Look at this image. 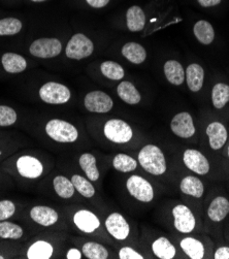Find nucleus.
I'll use <instances>...</instances> for the list:
<instances>
[{
  "instance_id": "nucleus-1",
  "label": "nucleus",
  "mask_w": 229,
  "mask_h": 259,
  "mask_svg": "<svg viewBox=\"0 0 229 259\" xmlns=\"http://www.w3.org/2000/svg\"><path fill=\"white\" fill-rule=\"evenodd\" d=\"M139 161L146 171L155 176L163 175L167 168L164 154L154 145H147L140 151Z\"/></svg>"
},
{
  "instance_id": "nucleus-2",
  "label": "nucleus",
  "mask_w": 229,
  "mask_h": 259,
  "mask_svg": "<svg viewBox=\"0 0 229 259\" xmlns=\"http://www.w3.org/2000/svg\"><path fill=\"white\" fill-rule=\"evenodd\" d=\"M45 133L58 143H73L79 138L78 129L72 124L59 119L49 121L45 125Z\"/></svg>"
},
{
  "instance_id": "nucleus-3",
  "label": "nucleus",
  "mask_w": 229,
  "mask_h": 259,
  "mask_svg": "<svg viewBox=\"0 0 229 259\" xmlns=\"http://www.w3.org/2000/svg\"><path fill=\"white\" fill-rule=\"evenodd\" d=\"M94 45L90 38L83 33L74 34L68 41L65 54L69 59L82 60L92 55Z\"/></svg>"
},
{
  "instance_id": "nucleus-4",
  "label": "nucleus",
  "mask_w": 229,
  "mask_h": 259,
  "mask_svg": "<svg viewBox=\"0 0 229 259\" xmlns=\"http://www.w3.org/2000/svg\"><path fill=\"white\" fill-rule=\"evenodd\" d=\"M104 132L106 138L116 144L128 143L133 137L131 126L119 119L109 120L105 125Z\"/></svg>"
},
{
  "instance_id": "nucleus-5",
  "label": "nucleus",
  "mask_w": 229,
  "mask_h": 259,
  "mask_svg": "<svg viewBox=\"0 0 229 259\" xmlns=\"http://www.w3.org/2000/svg\"><path fill=\"white\" fill-rule=\"evenodd\" d=\"M39 96L42 101L50 105H63L70 99L69 89L59 83H45L39 90Z\"/></svg>"
},
{
  "instance_id": "nucleus-6",
  "label": "nucleus",
  "mask_w": 229,
  "mask_h": 259,
  "mask_svg": "<svg viewBox=\"0 0 229 259\" xmlns=\"http://www.w3.org/2000/svg\"><path fill=\"white\" fill-rule=\"evenodd\" d=\"M29 51L37 58H54L61 53L62 44L57 38H38L31 44Z\"/></svg>"
},
{
  "instance_id": "nucleus-7",
  "label": "nucleus",
  "mask_w": 229,
  "mask_h": 259,
  "mask_svg": "<svg viewBox=\"0 0 229 259\" xmlns=\"http://www.w3.org/2000/svg\"><path fill=\"white\" fill-rule=\"evenodd\" d=\"M127 190L135 199L143 202H150L154 198V190L146 179L140 176H131L126 183Z\"/></svg>"
},
{
  "instance_id": "nucleus-8",
  "label": "nucleus",
  "mask_w": 229,
  "mask_h": 259,
  "mask_svg": "<svg viewBox=\"0 0 229 259\" xmlns=\"http://www.w3.org/2000/svg\"><path fill=\"white\" fill-rule=\"evenodd\" d=\"M85 108L92 113L104 114L108 113L113 109V99L103 91L89 92L84 100Z\"/></svg>"
},
{
  "instance_id": "nucleus-9",
  "label": "nucleus",
  "mask_w": 229,
  "mask_h": 259,
  "mask_svg": "<svg viewBox=\"0 0 229 259\" xmlns=\"http://www.w3.org/2000/svg\"><path fill=\"white\" fill-rule=\"evenodd\" d=\"M174 227L182 234H190L195 228V217L192 211L184 204H177L172 210Z\"/></svg>"
},
{
  "instance_id": "nucleus-10",
  "label": "nucleus",
  "mask_w": 229,
  "mask_h": 259,
  "mask_svg": "<svg viewBox=\"0 0 229 259\" xmlns=\"http://www.w3.org/2000/svg\"><path fill=\"white\" fill-rule=\"evenodd\" d=\"M172 133L181 139H190L195 135V126L189 113L183 112L175 115L170 122Z\"/></svg>"
},
{
  "instance_id": "nucleus-11",
  "label": "nucleus",
  "mask_w": 229,
  "mask_h": 259,
  "mask_svg": "<svg viewBox=\"0 0 229 259\" xmlns=\"http://www.w3.org/2000/svg\"><path fill=\"white\" fill-rule=\"evenodd\" d=\"M183 161L185 165L197 175H207L210 171V163L201 152L188 149L184 152Z\"/></svg>"
},
{
  "instance_id": "nucleus-12",
  "label": "nucleus",
  "mask_w": 229,
  "mask_h": 259,
  "mask_svg": "<svg viewBox=\"0 0 229 259\" xmlns=\"http://www.w3.org/2000/svg\"><path fill=\"white\" fill-rule=\"evenodd\" d=\"M106 227L110 235L119 241H123L128 238L130 232L129 224L119 213H113L107 218Z\"/></svg>"
},
{
  "instance_id": "nucleus-13",
  "label": "nucleus",
  "mask_w": 229,
  "mask_h": 259,
  "mask_svg": "<svg viewBox=\"0 0 229 259\" xmlns=\"http://www.w3.org/2000/svg\"><path fill=\"white\" fill-rule=\"evenodd\" d=\"M17 168L19 174L27 179H36L40 177L43 170L41 162L32 156H22L17 161Z\"/></svg>"
},
{
  "instance_id": "nucleus-14",
  "label": "nucleus",
  "mask_w": 229,
  "mask_h": 259,
  "mask_svg": "<svg viewBox=\"0 0 229 259\" xmlns=\"http://www.w3.org/2000/svg\"><path fill=\"white\" fill-rule=\"evenodd\" d=\"M75 226L86 234H91L100 226V221L95 214L87 210L78 211L73 216Z\"/></svg>"
},
{
  "instance_id": "nucleus-15",
  "label": "nucleus",
  "mask_w": 229,
  "mask_h": 259,
  "mask_svg": "<svg viewBox=\"0 0 229 259\" xmlns=\"http://www.w3.org/2000/svg\"><path fill=\"white\" fill-rule=\"evenodd\" d=\"M30 216L33 221L42 225V226H51L54 225L58 219V213L50 206L37 205L31 209Z\"/></svg>"
},
{
  "instance_id": "nucleus-16",
  "label": "nucleus",
  "mask_w": 229,
  "mask_h": 259,
  "mask_svg": "<svg viewBox=\"0 0 229 259\" xmlns=\"http://www.w3.org/2000/svg\"><path fill=\"white\" fill-rule=\"evenodd\" d=\"M210 146L213 150H220L224 147L227 141V131L220 122H213L207 128Z\"/></svg>"
},
{
  "instance_id": "nucleus-17",
  "label": "nucleus",
  "mask_w": 229,
  "mask_h": 259,
  "mask_svg": "<svg viewBox=\"0 0 229 259\" xmlns=\"http://www.w3.org/2000/svg\"><path fill=\"white\" fill-rule=\"evenodd\" d=\"M185 77L187 80L188 88L192 92H198L203 86V80H205V71L203 68L196 63L190 64L185 72Z\"/></svg>"
},
{
  "instance_id": "nucleus-18",
  "label": "nucleus",
  "mask_w": 229,
  "mask_h": 259,
  "mask_svg": "<svg viewBox=\"0 0 229 259\" xmlns=\"http://www.w3.org/2000/svg\"><path fill=\"white\" fill-rule=\"evenodd\" d=\"M229 214V201L223 196H218L212 200L209 209L208 216L214 222H220Z\"/></svg>"
},
{
  "instance_id": "nucleus-19",
  "label": "nucleus",
  "mask_w": 229,
  "mask_h": 259,
  "mask_svg": "<svg viewBox=\"0 0 229 259\" xmlns=\"http://www.w3.org/2000/svg\"><path fill=\"white\" fill-rule=\"evenodd\" d=\"M164 74L167 81L175 86H180L185 81V70L180 62L168 60L164 64Z\"/></svg>"
},
{
  "instance_id": "nucleus-20",
  "label": "nucleus",
  "mask_w": 229,
  "mask_h": 259,
  "mask_svg": "<svg viewBox=\"0 0 229 259\" xmlns=\"http://www.w3.org/2000/svg\"><path fill=\"white\" fill-rule=\"evenodd\" d=\"M123 56L133 64H142L147 58L145 48L138 42H127L122 48Z\"/></svg>"
},
{
  "instance_id": "nucleus-21",
  "label": "nucleus",
  "mask_w": 229,
  "mask_h": 259,
  "mask_svg": "<svg viewBox=\"0 0 229 259\" xmlns=\"http://www.w3.org/2000/svg\"><path fill=\"white\" fill-rule=\"evenodd\" d=\"M127 27L132 32L142 31L145 28L146 16L140 7H131L126 14Z\"/></svg>"
},
{
  "instance_id": "nucleus-22",
  "label": "nucleus",
  "mask_w": 229,
  "mask_h": 259,
  "mask_svg": "<svg viewBox=\"0 0 229 259\" xmlns=\"http://www.w3.org/2000/svg\"><path fill=\"white\" fill-rule=\"evenodd\" d=\"M2 63L6 71L10 73H19L27 67L26 59L16 53H6L2 58Z\"/></svg>"
},
{
  "instance_id": "nucleus-23",
  "label": "nucleus",
  "mask_w": 229,
  "mask_h": 259,
  "mask_svg": "<svg viewBox=\"0 0 229 259\" xmlns=\"http://www.w3.org/2000/svg\"><path fill=\"white\" fill-rule=\"evenodd\" d=\"M194 35L202 45H210L215 38V31L213 26L205 20H200L194 25Z\"/></svg>"
},
{
  "instance_id": "nucleus-24",
  "label": "nucleus",
  "mask_w": 229,
  "mask_h": 259,
  "mask_svg": "<svg viewBox=\"0 0 229 259\" xmlns=\"http://www.w3.org/2000/svg\"><path fill=\"white\" fill-rule=\"evenodd\" d=\"M180 189L184 194L199 198L203 195V191H205V188H203V184L201 181L193 176H188L185 177L180 184Z\"/></svg>"
},
{
  "instance_id": "nucleus-25",
  "label": "nucleus",
  "mask_w": 229,
  "mask_h": 259,
  "mask_svg": "<svg viewBox=\"0 0 229 259\" xmlns=\"http://www.w3.org/2000/svg\"><path fill=\"white\" fill-rule=\"evenodd\" d=\"M117 92L119 97L128 105H138L142 99L139 90L130 82L125 81L120 83L117 88Z\"/></svg>"
},
{
  "instance_id": "nucleus-26",
  "label": "nucleus",
  "mask_w": 229,
  "mask_h": 259,
  "mask_svg": "<svg viewBox=\"0 0 229 259\" xmlns=\"http://www.w3.org/2000/svg\"><path fill=\"white\" fill-rule=\"evenodd\" d=\"M154 254L160 259H172L175 256L174 246L164 237L157 239L152 245Z\"/></svg>"
},
{
  "instance_id": "nucleus-27",
  "label": "nucleus",
  "mask_w": 229,
  "mask_h": 259,
  "mask_svg": "<svg viewBox=\"0 0 229 259\" xmlns=\"http://www.w3.org/2000/svg\"><path fill=\"white\" fill-rule=\"evenodd\" d=\"M182 250L192 259H201L205 255V247L194 238H185L181 241Z\"/></svg>"
},
{
  "instance_id": "nucleus-28",
  "label": "nucleus",
  "mask_w": 229,
  "mask_h": 259,
  "mask_svg": "<svg viewBox=\"0 0 229 259\" xmlns=\"http://www.w3.org/2000/svg\"><path fill=\"white\" fill-rule=\"evenodd\" d=\"M53 255V247L50 243L38 241L31 245L27 252L29 259H50Z\"/></svg>"
},
{
  "instance_id": "nucleus-29",
  "label": "nucleus",
  "mask_w": 229,
  "mask_h": 259,
  "mask_svg": "<svg viewBox=\"0 0 229 259\" xmlns=\"http://www.w3.org/2000/svg\"><path fill=\"white\" fill-rule=\"evenodd\" d=\"M80 166L87 175L88 179L92 182L98 180L99 178V170L96 165V158L90 153H85L80 157Z\"/></svg>"
},
{
  "instance_id": "nucleus-30",
  "label": "nucleus",
  "mask_w": 229,
  "mask_h": 259,
  "mask_svg": "<svg viewBox=\"0 0 229 259\" xmlns=\"http://www.w3.org/2000/svg\"><path fill=\"white\" fill-rule=\"evenodd\" d=\"M212 102L216 109L224 108L229 102V86L223 83L216 84L212 91Z\"/></svg>"
},
{
  "instance_id": "nucleus-31",
  "label": "nucleus",
  "mask_w": 229,
  "mask_h": 259,
  "mask_svg": "<svg viewBox=\"0 0 229 259\" xmlns=\"http://www.w3.org/2000/svg\"><path fill=\"white\" fill-rule=\"evenodd\" d=\"M53 185H54V189H55L56 193L60 197L65 198V199L70 198L75 191V188H74L71 181L63 176L56 177L53 181Z\"/></svg>"
},
{
  "instance_id": "nucleus-32",
  "label": "nucleus",
  "mask_w": 229,
  "mask_h": 259,
  "mask_svg": "<svg viewBox=\"0 0 229 259\" xmlns=\"http://www.w3.org/2000/svg\"><path fill=\"white\" fill-rule=\"evenodd\" d=\"M23 229L16 223L0 221V239L18 240L23 236Z\"/></svg>"
},
{
  "instance_id": "nucleus-33",
  "label": "nucleus",
  "mask_w": 229,
  "mask_h": 259,
  "mask_svg": "<svg viewBox=\"0 0 229 259\" xmlns=\"http://www.w3.org/2000/svg\"><path fill=\"white\" fill-rule=\"evenodd\" d=\"M100 70L105 76H107L110 80L119 81L122 80L125 72L123 67L114 61H105L100 65Z\"/></svg>"
},
{
  "instance_id": "nucleus-34",
  "label": "nucleus",
  "mask_w": 229,
  "mask_h": 259,
  "mask_svg": "<svg viewBox=\"0 0 229 259\" xmlns=\"http://www.w3.org/2000/svg\"><path fill=\"white\" fill-rule=\"evenodd\" d=\"M82 251L83 254L89 259H107L109 257V252L107 248L94 242L86 243L83 246Z\"/></svg>"
},
{
  "instance_id": "nucleus-35",
  "label": "nucleus",
  "mask_w": 229,
  "mask_h": 259,
  "mask_svg": "<svg viewBox=\"0 0 229 259\" xmlns=\"http://www.w3.org/2000/svg\"><path fill=\"white\" fill-rule=\"evenodd\" d=\"M71 182L75 188V190L78 191L80 194H82L84 197L90 198L93 197L95 194V189L93 185L90 183V181L85 179L82 176L79 175H73L71 178Z\"/></svg>"
},
{
  "instance_id": "nucleus-36",
  "label": "nucleus",
  "mask_w": 229,
  "mask_h": 259,
  "mask_svg": "<svg viewBox=\"0 0 229 259\" xmlns=\"http://www.w3.org/2000/svg\"><path fill=\"white\" fill-rule=\"evenodd\" d=\"M113 165L117 170L121 172H130L136 168L138 162L132 157L128 156V155L118 154L113 160Z\"/></svg>"
},
{
  "instance_id": "nucleus-37",
  "label": "nucleus",
  "mask_w": 229,
  "mask_h": 259,
  "mask_svg": "<svg viewBox=\"0 0 229 259\" xmlns=\"http://www.w3.org/2000/svg\"><path fill=\"white\" fill-rule=\"evenodd\" d=\"M22 22L16 18H6L0 20V36L15 35L22 29Z\"/></svg>"
},
{
  "instance_id": "nucleus-38",
  "label": "nucleus",
  "mask_w": 229,
  "mask_h": 259,
  "mask_svg": "<svg viewBox=\"0 0 229 259\" xmlns=\"http://www.w3.org/2000/svg\"><path fill=\"white\" fill-rule=\"evenodd\" d=\"M17 113L8 106H0V126H11L17 121Z\"/></svg>"
},
{
  "instance_id": "nucleus-39",
  "label": "nucleus",
  "mask_w": 229,
  "mask_h": 259,
  "mask_svg": "<svg viewBox=\"0 0 229 259\" xmlns=\"http://www.w3.org/2000/svg\"><path fill=\"white\" fill-rule=\"evenodd\" d=\"M16 212V205L11 200L0 201V221H5L11 218Z\"/></svg>"
},
{
  "instance_id": "nucleus-40",
  "label": "nucleus",
  "mask_w": 229,
  "mask_h": 259,
  "mask_svg": "<svg viewBox=\"0 0 229 259\" xmlns=\"http://www.w3.org/2000/svg\"><path fill=\"white\" fill-rule=\"evenodd\" d=\"M119 257L121 259H143L144 257L129 247H123L119 252Z\"/></svg>"
},
{
  "instance_id": "nucleus-41",
  "label": "nucleus",
  "mask_w": 229,
  "mask_h": 259,
  "mask_svg": "<svg viewBox=\"0 0 229 259\" xmlns=\"http://www.w3.org/2000/svg\"><path fill=\"white\" fill-rule=\"evenodd\" d=\"M215 259H229V248L228 247H220L214 255Z\"/></svg>"
},
{
  "instance_id": "nucleus-42",
  "label": "nucleus",
  "mask_w": 229,
  "mask_h": 259,
  "mask_svg": "<svg viewBox=\"0 0 229 259\" xmlns=\"http://www.w3.org/2000/svg\"><path fill=\"white\" fill-rule=\"evenodd\" d=\"M86 2L90 7L95 9H100V8L106 7L110 3V0H86Z\"/></svg>"
},
{
  "instance_id": "nucleus-43",
  "label": "nucleus",
  "mask_w": 229,
  "mask_h": 259,
  "mask_svg": "<svg viewBox=\"0 0 229 259\" xmlns=\"http://www.w3.org/2000/svg\"><path fill=\"white\" fill-rule=\"evenodd\" d=\"M197 2L203 8H211L219 5L222 0H197Z\"/></svg>"
},
{
  "instance_id": "nucleus-44",
  "label": "nucleus",
  "mask_w": 229,
  "mask_h": 259,
  "mask_svg": "<svg viewBox=\"0 0 229 259\" xmlns=\"http://www.w3.org/2000/svg\"><path fill=\"white\" fill-rule=\"evenodd\" d=\"M66 258H68V259H81L82 258V253L78 249L72 248L67 252Z\"/></svg>"
},
{
  "instance_id": "nucleus-45",
  "label": "nucleus",
  "mask_w": 229,
  "mask_h": 259,
  "mask_svg": "<svg viewBox=\"0 0 229 259\" xmlns=\"http://www.w3.org/2000/svg\"><path fill=\"white\" fill-rule=\"evenodd\" d=\"M31 2H33V3H43V2H47V0H31Z\"/></svg>"
},
{
  "instance_id": "nucleus-46",
  "label": "nucleus",
  "mask_w": 229,
  "mask_h": 259,
  "mask_svg": "<svg viewBox=\"0 0 229 259\" xmlns=\"http://www.w3.org/2000/svg\"><path fill=\"white\" fill-rule=\"evenodd\" d=\"M228 156H229V147H228Z\"/></svg>"
},
{
  "instance_id": "nucleus-47",
  "label": "nucleus",
  "mask_w": 229,
  "mask_h": 259,
  "mask_svg": "<svg viewBox=\"0 0 229 259\" xmlns=\"http://www.w3.org/2000/svg\"><path fill=\"white\" fill-rule=\"evenodd\" d=\"M3 258H4V257H3V256H0V259H3Z\"/></svg>"
}]
</instances>
